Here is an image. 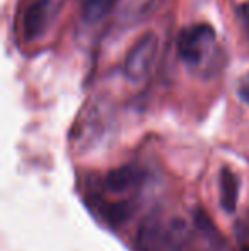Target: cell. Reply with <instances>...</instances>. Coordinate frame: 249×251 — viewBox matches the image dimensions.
Here are the masks:
<instances>
[{
	"instance_id": "obj_1",
	"label": "cell",
	"mask_w": 249,
	"mask_h": 251,
	"mask_svg": "<svg viewBox=\"0 0 249 251\" xmlns=\"http://www.w3.org/2000/svg\"><path fill=\"white\" fill-rule=\"evenodd\" d=\"M176 50L180 60L200 75H210L219 65L217 33L210 24L198 23L186 26L178 33Z\"/></svg>"
},
{
	"instance_id": "obj_2",
	"label": "cell",
	"mask_w": 249,
	"mask_h": 251,
	"mask_svg": "<svg viewBox=\"0 0 249 251\" xmlns=\"http://www.w3.org/2000/svg\"><path fill=\"white\" fill-rule=\"evenodd\" d=\"M159 40L156 33H145L126 53L123 60V74L130 82H140L149 75L156 62Z\"/></svg>"
},
{
	"instance_id": "obj_3",
	"label": "cell",
	"mask_w": 249,
	"mask_h": 251,
	"mask_svg": "<svg viewBox=\"0 0 249 251\" xmlns=\"http://www.w3.org/2000/svg\"><path fill=\"white\" fill-rule=\"evenodd\" d=\"M171 219H164L162 214H149L136 231V251H166L169 241Z\"/></svg>"
},
{
	"instance_id": "obj_4",
	"label": "cell",
	"mask_w": 249,
	"mask_h": 251,
	"mask_svg": "<svg viewBox=\"0 0 249 251\" xmlns=\"http://www.w3.org/2000/svg\"><path fill=\"white\" fill-rule=\"evenodd\" d=\"M51 12H53V2L51 0H36L31 3L24 12V36L27 41H34L43 36L46 27L50 26Z\"/></svg>"
},
{
	"instance_id": "obj_5",
	"label": "cell",
	"mask_w": 249,
	"mask_h": 251,
	"mask_svg": "<svg viewBox=\"0 0 249 251\" xmlns=\"http://www.w3.org/2000/svg\"><path fill=\"white\" fill-rule=\"evenodd\" d=\"M145 175V169L132 162V164L120 166V168L108 173L104 178V186L111 193H125L142 185Z\"/></svg>"
},
{
	"instance_id": "obj_6",
	"label": "cell",
	"mask_w": 249,
	"mask_h": 251,
	"mask_svg": "<svg viewBox=\"0 0 249 251\" xmlns=\"http://www.w3.org/2000/svg\"><path fill=\"white\" fill-rule=\"evenodd\" d=\"M219 190H220V205L227 214H232L237 207L239 200V178L234 171L224 168L220 171L219 178Z\"/></svg>"
},
{
	"instance_id": "obj_7",
	"label": "cell",
	"mask_w": 249,
	"mask_h": 251,
	"mask_svg": "<svg viewBox=\"0 0 249 251\" xmlns=\"http://www.w3.org/2000/svg\"><path fill=\"white\" fill-rule=\"evenodd\" d=\"M97 212L101 217L111 226L123 224L128 221L135 212V205L130 200H118V201H103L99 200L97 203Z\"/></svg>"
},
{
	"instance_id": "obj_8",
	"label": "cell",
	"mask_w": 249,
	"mask_h": 251,
	"mask_svg": "<svg viewBox=\"0 0 249 251\" xmlns=\"http://www.w3.org/2000/svg\"><path fill=\"white\" fill-rule=\"evenodd\" d=\"M118 0H84L82 2V17L86 23H99L108 16L116 5Z\"/></svg>"
},
{
	"instance_id": "obj_9",
	"label": "cell",
	"mask_w": 249,
	"mask_h": 251,
	"mask_svg": "<svg viewBox=\"0 0 249 251\" xmlns=\"http://www.w3.org/2000/svg\"><path fill=\"white\" fill-rule=\"evenodd\" d=\"M236 241L239 251H249V212L236 224Z\"/></svg>"
},
{
	"instance_id": "obj_10",
	"label": "cell",
	"mask_w": 249,
	"mask_h": 251,
	"mask_svg": "<svg viewBox=\"0 0 249 251\" xmlns=\"http://www.w3.org/2000/svg\"><path fill=\"white\" fill-rule=\"evenodd\" d=\"M237 17H239L241 24H243L244 33H246L249 38V0L243 2L239 7H237Z\"/></svg>"
},
{
	"instance_id": "obj_11",
	"label": "cell",
	"mask_w": 249,
	"mask_h": 251,
	"mask_svg": "<svg viewBox=\"0 0 249 251\" xmlns=\"http://www.w3.org/2000/svg\"><path fill=\"white\" fill-rule=\"evenodd\" d=\"M237 94L246 104H249V72L241 77L239 84H237Z\"/></svg>"
}]
</instances>
